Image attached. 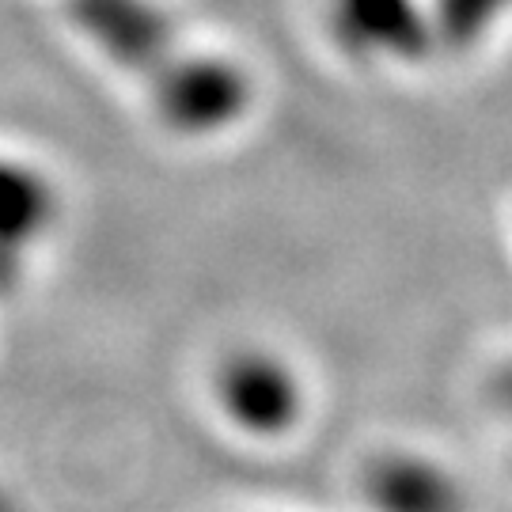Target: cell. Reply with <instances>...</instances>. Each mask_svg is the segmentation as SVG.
I'll return each instance as SVG.
<instances>
[{"label":"cell","mask_w":512,"mask_h":512,"mask_svg":"<svg viewBox=\"0 0 512 512\" xmlns=\"http://www.w3.org/2000/svg\"><path fill=\"white\" fill-rule=\"evenodd\" d=\"M330 35L357 61L414 65L433 54L425 0H330Z\"/></svg>","instance_id":"obj_3"},{"label":"cell","mask_w":512,"mask_h":512,"mask_svg":"<svg viewBox=\"0 0 512 512\" xmlns=\"http://www.w3.org/2000/svg\"><path fill=\"white\" fill-rule=\"evenodd\" d=\"M357 486L368 512H471L467 486L456 471L410 448L372 456Z\"/></svg>","instance_id":"obj_4"},{"label":"cell","mask_w":512,"mask_h":512,"mask_svg":"<svg viewBox=\"0 0 512 512\" xmlns=\"http://www.w3.org/2000/svg\"><path fill=\"white\" fill-rule=\"evenodd\" d=\"M509 395H512V372H509Z\"/></svg>","instance_id":"obj_8"},{"label":"cell","mask_w":512,"mask_h":512,"mask_svg":"<svg viewBox=\"0 0 512 512\" xmlns=\"http://www.w3.org/2000/svg\"><path fill=\"white\" fill-rule=\"evenodd\" d=\"M57 198L35 167L0 160V293L23 274L38 236L54 224Z\"/></svg>","instance_id":"obj_5"},{"label":"cell","mask_w":512,"mask_h":512,"mask_svg":"<svg viewBox=\"0 0 512 512\" xmlns=\"http://www.w3.org/2000/svg\"><path fill=\"white\" fill-rule=\"evenodd\" d=\"M0 512H19L16 505H12V497H4L0 494Z\"/></svg>","instance_id":"obj_7"},{"label":"cell","mask_w":512,"mask_h":512,"mask_svg":"<svg viewBox=\"0 0 512 512\" xmlns=\"http://www.w3.org/2000/svg\"><path fill=\"white\" fill-rule=\"evenodd\" d=\"M433 50L467 54L512 12V0H425Z\"/></svg>","instance_id":"obj_6"},{"label":"cell","mask_w":512,"mask_h":512,"mask_svg":"<svg viewBox=\"0 0 512 512\" xmlns=\"http://www.w3.org/2000/svg\"><path fill=\"white\" fill-rule=\"evenodd\" d=\"M217 403L247 437H289L308 406L304 380L281 353L239 349L217 368Z\"/></svg>","instance_id":"obj_2"},{"label":"cell","mask_w":512,"mask_h":512,"mask_svg":"<svg viewBox=\"0 0 512 512\" xmlns=\"http://www.w3.org/2000/svg\"><path fill=\"white\" fill-rule=\"evenodd\" d=\"M73 23L129 76L148 84L167 126H179L202 103L213 80V54L179 46L171 19L152 0H65Z\"/></svg>","instance_id":"obj_1"}]
</instances>
